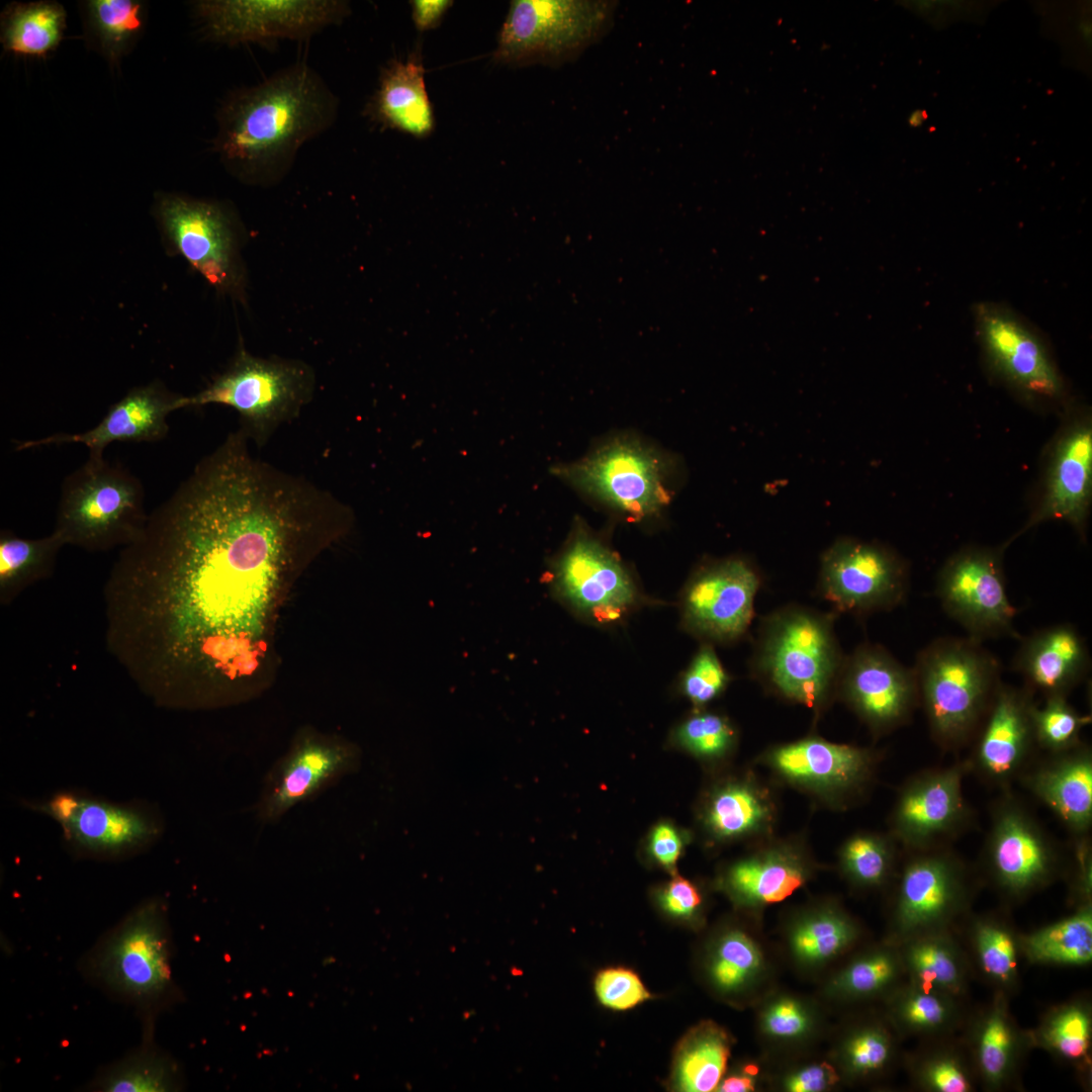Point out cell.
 Returning <instances> with one entry per match:
<instances>
[{
  "mask_svg": "<svg viewBox=\"0 0 1092 1092\" xmlns=\"http://www.w3.org/2000/svg\"><path fill=\"white\" fill-rule=\"evenodd\" d=\"M1079 32H1080V35L1083 37L1085 42H1089V43L1091 42V22L1090 21L1085 20V21L1081 22L1080 25H1079Z\"/></svg>",
  "mask_w": 1092,
  "mask_h": 1092,
  "instance_id": "obj_60",
  "label": "cell"
},
{
  "mask_svg": "<svg viewBox=\"0 0 1092 1092\" xmlns=\"http://www.w3.org/2000/svg\"><path fill=\"white\" fill-rule=\"evenodd\" d=\"M960 894L958 875L950 861L939 855L912 862L904 872L896 910L901 934L925 929L946 917Z\"/></svg>",
  "mask_w": 1092,
  "mask_h": 1092,
  "instance_id": "obj_26",
  "label": "cell"
},
{
  "mask_svg": "<svg viewBox=\"0 0 1092 1092\" xmlns=\"http://www.w3.org/2000/svg\"><path fill=\"white\" fill-rule=\"evenodd\" d=\"M858 936L849 917L833 909H820L796 918L785 933V944L796 967L816 971L851 949Z\"/></svg>",
  "mask_w": 1092,
  "mask_h": 1092,
  "instance_id": "obj_30",
  "label": "cell"
},
{
  "mask_svg": "<svg viewBox=\"0 0 1092 1092\" xmlns=\"http://www.w3.org/2000/svg\"><path fill=\"white\" fill-rule=\"evenodd\" d=\"M27 806L57 822L69 849L84 857L132 855L153 844L163 831L158 813L141 803H115L60 791Z\"/></svg>",
  "mask_w": 1092,
  "mask_h": 1092,
  "instance_id": "obj_12",
  "label": "cell"
},
{
  "mask_svg": "<svg viewBox=\"0 0 1092 1092\" xmlns=\"http://www.w3.org/2000/svg\"><path fill=\"white\" fill-rule=\"evenodd\" d=\"M156 215L167 248L183 257L219 293L245 302L244 224L223 202L164 194Z\"/></svg>",
  "mask_w": 1092,
  "mask_h": 1092,
  "instance_id": "obj_9",
  "label": "cell"
},
{
  "mask_svg": "<svg viewBox=\"0 0 1092 1092\" xmlns=\"http://www.w3.org/2000/svg\"><path fill=\"white\" fill-rule=\"evenodd\" d=\"M896 957L880 949L860 954L840 969L826 984L825 994L837 1000L872 996L888 987L897 977Z\"/></svg>",
  "mask_w": 1092,
  "mask_h": 1092,
  "instance_id": "obj_39",
  "label": "cell"
},
{
  "mask_svg": "<svg viewBox=\"0 0 1092 1092\" xmlns=\"http://www.w3.org/2000/svg\"><path fill=\"white\" fill-rule=\"evenodd\" d=\"M595 990L600 1002L615 1010L632 1008L650 997L639 977L624 968L600 972L595 981Z\"/></svg>",
  "mask_w": 1092,
  "mask_h": 1092,
  "instance_id": "obj_51",
  "label": "cell"
},
{
  "mask_svg": "<svg viewBox=\"0 0 1092 1092\" xmlns=\"http://www.w3.org/2000/svg\"><path fill=\"white\" fill-rule=\"evenodd\" d=\"M962 781L963 769L956 765L915 782L897 808L901 834L913 843L927 844L957 827L965 812Z\"/></svg>",
  "mask_w": 1092,
  "mask_h": 1092,
  "instance_id": "obj_25",
  "label": "cell"
},
{
  "mask_svg": "<svg viewBox=\"0 0 1092 1092\" xmlns=\"http://www.w3.org/2000/svg\"><path fill=\"white\" fill-rule=\"evenodd\" d=\"M735 732L724 717L714 713H699L684 721L675 731L682 747L698 755L715 756L725 752L733 743Z\"/></svg>",
  "mask_w": 1092,
  "mask_h": 1092,
  "instance_id": "obj_46",
  "label": "cell"
},
{
  "mask_svg": "<svg viewBox=\"0 0 1092 1092\" xmlns=\"http://www.w3.org/2000/svg\"><path fill=\"white\" fill-rule=\"evenodd\" d=\"M338 112L339 100L324 78L298 62L225 100L215 150L241 182L271 186L288 174L305 143L331 128Z\"/></svg>",
  "mask_w": 1092,
  "mask_h": 1092,
  "instance_id": "obj_2",
  "label": "cell"
},
{
  "mask_svg": "<svg viewBox=\"0 0 1092 1092\" xmlns=\"http://www.w3.org/2000/svg\"><path fill=\"white\" fill-rule=\"evenodd\" d=\"M903 1023L914 1029H932L947 1018L946 1003L929 990H915L907 994L898 1006Z\"/></svg>",
  "mask_w": 1092,
  "mask_h": 1092,
  "instance_id": "obj_52",
  "label": "cell"
},
{
  "mask_svg": "<svg viewBox=\"0 0 1092 1092\" xmlns=\"http://www.w3.org/2000/svg\"><path fill=\"white\" fill-rule=\"evenodd\" d=\"M1012 1049L1011 1028L1006 1017L997 1010L986 1019L979 1037V1062L988 1080L998 1082L1006 1075Z\"/></svg>",
  "mask_w": 1092,
  "mask_h": 1092,
  "instance_id": "obj_47",
  "label": "cell"
},
{
  "mask_svg": "<svg viewBox=\"0 0 1092 1092\" xmlns=\"http://www.w3.org/2000/svg\"><path fill=\"white\" fill-rule=\"evenodd\" d=\"M755 1065H746L737 1072L723 1077L717 1091L721 1092H750L757 1087L761 1076Z\"/></svg>",
  "mask_w": 1092,
  "mask_h": 1092,
  "instance_id": "obj_58",
  "label": "cell"
},
{
  "mask_svg": "<svg viewBox=\"0 0 1092 1092\" xmlns=\"http://www.w3.org/2000/svg\"><path fill=\"white\" fill-rule=\"evenodd\" d=\"M766 815L765 805L751 789L733 785L714 797L708 811V823L717 835L730 837L754 830Z\"/></svg>",
  "mask_w": 1092,
  "mask_h": 1092,
  "instance_id": "obj_40",
  "label": "cell"
},
{
  "mask_svg": "<svg viewBox=\"0 0 1092 1092\" xmlns=\"http://www.w3.org/2000/svg\"><path fill=\"white\" fill-rule=\"evenodd\" d=\"M550 584L574 615L598 626L622 623L646 601L621 558L582 524L554 558Z\"/></svg>",
  "mask_w": 1092,
  "mask_h": 1092,
  "instance_id": "obj_10",
  "label": "cell"
},
{
  "mask_svg": "<svg viewBox=\"0 0 1092 1092\" xmlns=\"http://www.w3.org/2000/svg\"><path fill=\"white\" fill-rule=\"evenodd\" d=\"M913 670L932 735L942 745L974 731L1001 685L1000 662L969 636L934 639L920 650Z\"/></svg>",
  "mask_w": 1092,
  "mask_h": 1092,
  "instance_id": "obj_5",
  "label": "cell"
},
{
  "mask_svg": "<svg viewBox=\"0 0 1092 1092\" xmlns=\"http://www.w3.org/2000/svg\"><path fill=\"white\" fill-rule=\"evenodd\" d=\"M839 1079L835 1065L814 1061L786 1071L781 1077L780 1087L788 1092H823L833 1088Z\"/></svg>",
  "mask_w": 1092,
  "mask_h": 1092,
  "instance_id": "obj_53",
  "label": "cell"
},
{
  "mask_svg": "<svg viewBox=\"0 0 1092 1092\" xmlns=\"http://www.w3.org/2000/svg\"><path fill=\"white\" fill-rule=\"evenodd\" d=\"M730 675L719 659L714 646L702 642L688 667L680 675L682 694L695 705L704 706L717 698L728 686Z\"/></svg>",
  "mask_w": 1092,
  "mask_h": 1092,
  "instance_id": "obj_45",
  "label": "cell"
},
{
  "mask_svg": "<svg viewBox=\"0 0 1092 1092\" xmlns=\"http://www.w3.org/2000/svg\"><path fill=\"white\" fill-rule=\"evenodd\" d=\"M615 6L601 0H514L494 60L511 65L566 61L606 31Z\"/></svg>",
  "mask_w": 1092,
  "mask_h": 1092,
  "instance_id": "obj_11",
  "label": "cell"
},
{
  "mask_svg": "<svg viewBox=\"0 0 1092 1092\" xmlns=\"http://www.w3.org/2000/svg\"><path fill=\"white\" fill-rule=\"evenodd\" d=\"M775 766L796 782L816 787L847 786L863 774L868 754L856 747L809 737L777 748Z\"/></svg>",
  "mask_w": 1092,
  "mask_h": 1092,
  "instance_id": "obj_29",
  "label": "cell"
},
{
  "mask_svg": "<svg viewBox=\"0 0 1092 1092\" xmlns=\"http://www.w3.org/2000/svg\"><path fill=\"white\" fill-rule=\"evenodd\" d=\"M554 471L575 489L634 522L659 516L671 499L669 459L631 436L612 438Z\"/></svg>",
  "mask_w": 1092,
  "mask_h": 1092,
  "instance_id": "obj_8",
  "label": "cell"
},
{
  "mask_svg": "<svg viewBox=\"0 0 1092 1092\" xmlns=\"http://www.w3.org/2000/svg\"><path fill=\"white\" fill-rule=\"evenodd\" d=\"M1042 502L1024 530L1045 520H1063L1082 531L1092 491V429L1087 423L1069 428L1051 459Z\"/></svg>",
  "mask_w": 1092,
  "mask_h": 1092,
  "instance_id": "obj_22",
  "label": "cell"
},
{
  "mask_svg": "<svg viewBox=\"0 0 1092 1092\" xmlns=\"http://www.w3.org/2000/svg\"><path fill=\"white\" fill-rule=\"evenodd\" d=\"M926 1084L939 1092H967L970 1083L960 1066L948 1059L930 1063L924 1070Z\"/></svg>",
  "mask_w": 1092,
  "mask_h": 1092,
  "instance_id": "obj_55",
  "label": "cell"
},
{
  "mask_svg": "<svg viewBox=\"0 0 1092 1092\" xmlns=\"http://www.w3.org/2000/svg\"><path fill=\"white\" fill-rule=\"evenodd\" d=\"M1029 787L1072 830L1083 832L1090 827L1092 758L1088 749L1076 746L1065 751L1035 771Z\"/></svg>",
  "mask_w": 1092,
  "mask_h": 1092,
  "instance_id": "obj_28",
  "label": "cell"
},
{
  "mask_svg": "<svg viewBox=\"0 0 1092 1092\" xmlns=\"http://www.w3.org/2000/svg\"><path fill=\"white\" fill-rule=\"evenodd\" d=\"M64 546V541L54 531L34 539L19 537L8 530L1 531V605L11 604L25 588L51 576Z\"/></svg>",
  "mask_w": 1092,
  "mask_h": 1092,
  "instance_id": "obj_34",
  "label": "cell"
},
{
  "mask_svg": "<svg viewBox=\"0 0 1092 1092\" xmlns=\"http://www.w3.org/2000/svg\"><path fill=\"white\" fill-rule=\"evenodd\" d=\"M806 879L807 871L796 857L767 852L734 864L728 872L727 886L742 904L761 907L785 900Z\"/></svg>",
  "mask_w": 1092,
  "mask_h": 1092,
  "instance_id": "obj_32",
  "label": "cell"
},
{
  "mask_svg": "<svg viewBox=\"0 0 1092 1092\" xmlns=\"http://www.w3.org/2000/svg\"><path fill=\"white\" fill-rule=\"evenodd\" d=\"M976 334L990 367L1016 389L1057 398L1063 380L1039 330L1009 306L982 302L975 308Z\"/></svg>",
  "mask_w": 1092,
  "mask_h": 1092,
  "instance_id": "obj_18",
  "label": "cell"
},
{
  "mask_svg": "<svg viewBox=\"0 0 1092 1092\" xmlns=\"http://www.w3.org/2000/svg\"><path fill=\"white\" fill-rule=\"evenodd\" d=\"M181 1086V1074L170 1057L151 1041L100 1073L91 1088L105 1092H167Z\"/></svg>",
  "mask_w": 1092,
  "mask_h": 1092,
  "instance_id": "obj_35",
  "label": "cell"
},
{
  "mask_svg": "<svg viewBox=\"0 0 1092 1092\" xmlns=\"http://www.w3.org/2000/svg\"><path fill=\"white\" fill-rule=\"evenodd\" d=\"M892 1052L888 1034L877 1026H861L847 1032L836 1049V1061L844 1075L866 1077L881 1071Z\"/></svg>",
  "mask_w": 1092,
  "mask_h": 1092,
  "instance_id": "obj_43",
  "label": "cell"
},
{
  "mask_svg": "<svg viewBox=\"0 0 1092 1092\" xmlns=\"http://www.w3.org/2000/svg\"><path fill=\"white\" fill-rule=\"evenodd\" d=\"M1091 1024L1089 1015L1080 1007H1069L1049 1023L1044 1038L1062 1056L1079 1059L1089 1049Z\"/></svg>",
  "mask_w": 1092,
  "mask_h": 1092,
  "instance_id": "obj_48",
  "label": "cell"
},
{
  "mask_svg": "<svg viewBox=\"0 0 1092 1092\" xmlns=\"http://www.w3.org/2000/svg\"><path fill=\"white\" fill-rule=\"evenodd\" d=\"M662 908L678 918H690L702 903L698 889L681 877L672 879L659 894Z\"/></svg>",
  "mask_w": 1092,
  "mask_h": 1092,
  "instance_id": "obj_54",
  "label": "cell"
},
{
  "mask_svg": "<svg viewBox=\"0 0 1092 1092\" xmlns=\"http://www.w3.org/2000/svg\"><path fill=\"white\" fill-rule=\"evenodd\" d=\"M927 118V113L923 109L914 110L908 117V123L912 127L920 126Z\"/></svg>",
  "mask_w": 1092,
  "mask_h": 1092,
  "instance_id": "obj_59",
  "label": "cell"
},
{
  "mask_svg": "<svg viewBox=\"0 0 1092 1092\" xmlns=\"http://www.w3.org/2000/svg\"><path fill=\"white\" fill-rule=\"evenodd\" d=\"M682 847V840L677 830L667 823L657 825L649 838V850L662 866L672 868Z\"/></svg>",
  "mask_w": 1092,
  "mask_h": 1092,
  "instance_id": "obj_56",
  "label": "cell"
},
{
  "mask_svg": "<svg viewBox=\"0 0 1092 1092\" xmlns=\"http://www.w3.org/2000/svg\"><path fill=\"white\" fill-rule=\"evenodd\" d=\"M1034 739L1043 747L1065 752L1079 743L1080 732L1088 723L1064 696L1046 697L1042 707L1030 711Z\"/></svg>",
  "mask_w": 1092,
  "mask_h": 1092,
  "instance_id": "obj_42",
  "label": "cell"
},
{
  "mask_svg": "<svg viewBox=\"0 0 1092 1092\" xmlns=\"http://www.w3.org/2000/svg\"><path fill=\"white\" fill-rule=\"evenodd\" d=\"M361 761V749L352 741L302 727L263 780L255 804L257 820L262 824L278 822L295 806L358 771Z\"/></svg>",
  "mask_w": 1092,
  "mask_h": 1092,
  "instance_id": "obj_14",
  "label": "cell"
},
{
  "mask_svg": "<svg viewBox=\"0 0 1092 1092\" xmlns=\"http://www.w3.org/2000/svg\"><path fill=\"white\" fill-rule=\"evenodd\" d=\"M65 26L66 12L56 2L17 4L6 13L1 41L15 54L43 57L60 43Z\"/></svg>",
  "mask_w": 1092,
  "mask_h": 1092,
  "instance_id": "obj_36",
  "label": "cell"
},
{
  "mask_svg": "<svg viewBox=\"0 0 1092 1092\" xmlns=\"http://www.w3.org/2000/svg\"><path fill=\"white\" fill-rule=\"evenodd\" d=\"M835 688L875 728L903 721L919 698L913 667L873 643H862L844 655Z\"/></svg>",
  "mask_w": 1092,
  "mask_h": 1092,
  "instance_id": "obj_19",
  "label": "cell"
},
{
  "mask_svg": "<svg viewBox=\"0 0 1092 1092\" xmlns=\"http://www.w3.org/2000/svg\"><path fill=\"white\" fill-rule=\"evenodd\" d=\"M170 960L166 906L151 898L102 937L85 969L95 983L136 1007L152 1034L156 1015L176 999Z\"/></svg>",
  "mask_w": 1092,
  "mask_h": 1092,
  "instance_id": "obj_4",
  "label": "cell"
},
{
  "mask_svg": "<svg viewBox=\"0 0 1092 1092\" xmlns=\"http://www.w3.org/2000/svg\"><path fill=\"white\" fill-rule=\"evenodd\" d=\"M88 15L102 48L118 58L143 25L142 4L131 0H92Z\"/></svg>",
  "mask_w": 1092,
  "mask_h": 1092,
  "instance_id": "obj_41",
  "label": "cell"
},
{
  "mask_svg": "<svg viewBox=\"0 0 1092 1092\" xmlns=\"http://www.w3.org/2000/svg\"><path fill=\"white\" fill-rule=\"evenodd\" d=\"M367 110L372 119L385 127L419 139L429 135L435 120L421 61L411 56L405 61L391 62L382 71Z\"/></svg>",
  "mask_w": 1092,
  "mask_h": 1092,
  "instance_id": "obj_27",
  "label": "cell"
},
{
  "mask_svg": "<svg viewBox=\"0 0 1092 1092\" xmlns=\"http://www.w3.org/2000/svg\"><path fill=\"white\" fill-rule=\"evenodd\" d=\"M908 586L907 565L882 544L840 537L821 555L817 592L835 614L890 611L903 603Z\"/></svg>",
  "mask_w": 1092,
  "mask_h": 1092,
  "instance_id": "obj_13",
  "label": "cell"
},
{
  "mask_svg": "<svg viewBox=\"0 0 1092 1092\" xmlns=\"http://www.w3.org/2000/svg\"><path fill=\"white\" fill-rule=\"evenodd\" d=\"M450 0H414L411 2L412 17L420 31L435 28L446 11L452 6Z\"/></svg>",
  "mask_w": 1092,
  "mask_h": 1092,
  "instance_id": "obj_57",
  "label": "cell"
},
{
  "mask_svg": "<svg viewBox=\"0 0 1092 1092\" xmlns=\"http://www.w3.org/2000/svg\"><path fill=\"white\" fill-rule=\"evenodd\" d=\"M706 972L710 983L720 993L748 994L764 984L769 975V962L761 942L751 933L732 928L713 942Z\"/></svg>",
  "mask_w": 1092,
  "mask_h": 1092,
  "instance_id": "obj_31",
  "label": "cell"
},
{
  "mask_svg": "<svg viewBox=\"0 0 1092 1092\" xmlns=\"http://www.w3.org/2000/svg\"><path fill=\"white\" fill-rule=\"evenodd\" d=\"M988 845L994 874L1011 892L1030 890L1051 873L1053 853L1045 836L1015 806L1003 807L997 813Z\"/></svg>",
  "mask_w": 1092,
  "mask_h": 1092,
  "instance_id": "obj_23",
  "label": "cell"
},
{
  "mask_svg": "<svg viewBox=\"0 0 1092 1092\" xmlns=\"http://www.w3.org/2000/svg\"><path fill=\"white\" fill-rule=\"evenodd\" d=\"M1031 691L1001 684L986 713L976 759L984 774L1005 779L1024 759L1034 740Z\"/></svg>",
  "mask_w": 1092,
  "mask_h": 1092,
  "instance_id": "obj_24",
  "label": "cell"
},
{
  "mask_svg": "<svg viewBox=\"0 0 1092 1092\" xmlns=\"http://www.w3.org/2000/svg\"><path fill=\"white\" fill-rule=\"evenodd\" d=\"M187 396L168 389L160 380L131 388L110 405L92 429L75 434H55L36 440L18 442L15 450L48 445L82 444L89 457H104L105 448L114 442H156L169 432L168 417L186 408Z\"/></svg>",
  "mask_w": 1092,
  "mask_h": 1092,
  "instance_id": "obj_20",
  "label": "cell"
},
{
  "mask_svg": "<svg viewBox=\"0 0 1092 1092\" xmlns=\"http://www.w3.org/2000/svg\"><path fill=\"white\" fill-rule=\"evenodd\" d=\"M730 1037L714 1022L691 1029L679 1042L672 1069V1085L677 1091L717 1090L730 1056Z\"/></svg>",
  "mask_w": 1092,
  "mask_h": 1092,
  "instance_id": "obj_33",
  "label": "cell"
},
{
  "mask_svg": "<svg viewBox=\"0 0 1092 1092\" xmlns=\"http://www.w3.org/2000/svg\"><path fill=\"white\" fill-rule=\"evenodd\" d=\"M330 545L294 478L246 457L201 461L120 549L104 586L107 648L159 706L250 701L271 681L288 590Z\"/></svg>",
  "mask_w": 1092,
  "mask_h": 1092,
  "instance_id": "obj_1",
  "label": "cell"
},
{
  "mask_svg": "<svg viewBox=\"0 0 1092 1092\" xmlns=\"http://www.w3.org/2000/svg\"><path fill=\"white\" fill-rule=\"evenodd\" d=\"M976 940L985 972L1000 981L1010 980L1016 969V951L1007 931L992 924H982L977 929Z\"/></svg>",
  "mask_w": 1092,
  "mask_h": 1092,
  "instance_id": "obj_50",
  "label": "cell"
},
{
  "mask_svg": "<svg viewBox=\"0 0 1092 1092\" xmlns=\"http://www.w3.org/2000/svg\"><path fill=\"white\" fill-rule=\"evenodd\" d=\"M761 582L757 567L745 557L729 556L701 564L679 596L682 628L712 645L738 641L752 623Z\"/></svg>",
  "mask_w": 1092,
  "mask_h": 1092,
  "instance_id": "obj_15",
  "label": "cell"
},
{
  "mask_svg": "<svg viewBox=\"0 0 1092 1092\" xmlns=\"http://www.w3.org/2000/svg\"><path fill=\"white\" fill-rule=\"evenodd\" d=\"M835 614L788 605L760 621L750 673L777 695L820 707L836 687L844 658Z\"/></svg>",
  "mask_w": 1092,
  "mask_h": 1092,
  "instance_id": "obj_3",
  "label": "cell"
},
{
  "mask_svg": "<svg viewBox=\"0 0 1092 1092\" xmlns=\"http://www.w3.org/2000/svg\"><path fill=\"white\" fill-rule=\"evenodd\" d=\"M315 377L303 361L262 358L239 346L228 367L202 390L187 396V407L221 404L240 416L250 442L264 446L275 431L298 417L313 396Z\"/></svg>",
  "mask_w": 1092,
  "mask_h": 1092,
  "instance_id": "obj_7",
  "label": "cell"
},
{
  "mask_svg": "<svg viewBox=\"0 0 1092 1092\" xmlns=\"http://www.w3.org/2000/svg\"><path fill=\"white\" fill-rule=\"evenodd\" d=\"M1020 640L1012 668L1031 692L1067 697L1090 672L1088 645L1071 624L1051 625Z\"/></svg>",
  "mask_w": 1092,
  "mask_h": 1092,
  "instance_id": "obj_21",
  "label": "cell"
},
{
  "mask_svg": "<svg viewBox=\"0 0 1092 1092\" xmlns=\"http://www.w3.org/2000/svg\"><path fill=\"white\" fill-rule=\"evenodd\" d=\"M819 1027L815 1008L792 994H776L761 1005L758 1028L762 1038L782 1048L797 1046L811 1039Z\"/></svg>",
  "mask_w": 1092,
  "mask_h": 1092,
  "instance_id": "obj_38",
  "label": "cell"
},
{
  "mask_svg": "<svg viewBox=\"0 0 1092 1092\" xmlns=\"http://www.w3.org/2000/svg\"><path fill=\"white\" fill-rule=\"evenodd\" d=\"M908 966L924 990L954 991L961 984V971L954 953L944 942L922 939L907 951Z\"/></svg>",
  "mask_w": 1092,
  "mask_h": 1092,
  "instance_id": "obj_44",
  "label": "cell"
},
{
  "mask_svg": "<svg viewBox=\"0 0 1092 1092\" xmlns=\"http://www.w3.org/2000/svg\"><path fill=\"white\" fill-rule=\"evenodd\" d=\"M1031 961L1063 965H1086L1092 960L1090 908L1042 928L1024 941Z\"/></svg>",
  "mask_w": 1092,
  "mask_h": 1092,
  "instance_id": "obj_37",
  "label": "cell"
},
{
  "mask_svg": "<svg viewBox=\"0 0 1092 1092\" xmlns=\"http://www.w3.org/2000/svg\"><path fill=\"white\" fill-rule=\"evenodd\" d=\"M843 860L850 877L868 886L879 884L889 866L885 844L872 836H857L850 840L845 846Z\"/></svg>",
  "mask_w": 1092,
  "mask_h": 1092,
  "instance_id": "obj_49",
  "label": "cell"
},
{
  "mask_svg": "<svg viewBox=\"0 0 1092 1092\" xmlns=\"http://www.w3.org/2000/svg\"><path fill=\"white\" fill-rule=\"evenodd\" d=\"M195 12L207 35L228 44L301 39L342 22L349 4L339 0L200 1Z\"/></svg>",
  "mask_w": 1092,
  "mask_h": 1092,
  "instance_id": "obj_17",
  "label": "cell"
},
{
  "mask_svg": "<svg viewBox=\"0 0 1092 1092\" xmlns=\"http://www.w3.org/2000/svg\"><path fill=\"white\" fill-rule=\"evenodd\" d=\"M935 595L945 614L969 637L979 641L1020 638L1014 627L1017 610L1006 592L999 551L970 548L951 556L938 573Z\"/></svg>",
  "mask_w": 1092,
  "mask_h": 1092,
  "instance_id": "obj_16",
  "label": "cell"
},
{
  "mask_svg": "<svg viewBox=\"0 0 1092 1092\" xmlns=\"http://www.w3.org/2000/svg\"><path fill=\"white\" fill-rule=\"evenodd\" d=\"M148 519L141 480L104 457L88 456L62 483L53 531L65 545L103 552L136 541Z\"/></svg>",
  "mask_w": 1092,
  "mask_h": 1092,
  "instance_id": "obj_6",
  "label": "cell"
}]
</instances>
